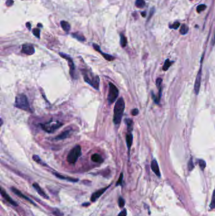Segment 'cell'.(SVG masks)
I'll use <instances>...</instances> for the list:
<instances>
[{
    "instance_id": "cell-15",
    "label": "cell",
    "mask_w": 215,
    "mask_h": 216,
    "mask_svg": "<svg viewBox=\"0 0 215 216\" xmlns=\"http://www.w3.org/2000/svg\"><path fill=\"white\" fill-rule=\"evenodd\" d=\"M151 167H152V171L154 172V173L156 174L158 177L160 178V169H159V167H158V164L156 160H153L152 164H151Z\"/></svg>"
},
{
    "instance_id": "cell-7",
    "label": "cell",
    "mask_w": 215,
    "mask_h": 216,
    "mask_svg": "<svg viewBox=\"0 0 215 216\" xmlns=\"http://www.w3.org/2000/svg\"><path fill=\"white\" fill-rule=\"evenodd\" d=\"M59 55L61 56L67 60V61L68 62V65L70 67V75L71 76V77L73 78H74V70H75V66H74V64L73 63V61L72 58H71L69 55H67L66 54L63 53H59Z\"/></svg>"
},
{
    "instance_id": "cell-34",
    "label": "cell",
    "mask_w": 215,
    "mask_h": 216,
    "mask_svg": "<svg viewBox=\"0 0 215 216\" xmlns=\"http://www.w3.org/2000/svg\"><path fill=\"white\" fill-rule=\"evenodd\" d=\"M180 25H181L180 23L178 22H176L172 24V26H170V28H172V29H177Z\"/></svg>"
},
{
    "instance_id": "cell-21",
    "label": "cell",
    "mask_w": 215,
    "mask_h": 216,
    "mask_svg": "<svg viewBox=\"0 0 215 216\" xmlns=\"http://www.w3.org/2000/svg\"><path fill=\"white\" fill-rule=\"evenodd\" d=\"M125 122L127 125V131L128 132H131L133 130V120H131L130 119L127 118L125 119Z\"/></svg>"
},
{
    "instance_id": "cell-19",
    "label": "cell",
    "mask_w": 215,
    "mask_h": 216,
    "mask_svg": "<svg viewBox=\"0 0 215 216\" xmlns=\"http://www.w3.org/2000/svg\"><path fill=\"white\" fill-rule=\"evenodd\" d=\"M91 161L97 163H102L103 162V159L100 155L98 154H94L91 156Z\"/></svg>"
},
{
    "instance_id": "cell-29",
    "label": "cell",
    "mask_w": 215,
    "mask_h": 216,
    "mask_svg": "<svg viewBox=\"0 0 215 216\" xmlns=\"http://www.w3.org/2000/svg\"><path fill=\"white\" fill-rule=\"evenodd\" d=\"M199 165H200L201 170H204L206 167V162L202 159H200L199 161Z\"/></svg>"
},
{
    "instance_id": "cell-3",
    "label": "cell",
    "mask_w": 215,
    "mask_h": 216,
    "mask_svg": "<svg viewBox=\"0 0 215 216\" xmlns=\"http://www.w3.org/2000/svg\"><path fill=\"white\" fill-rule=\"evenodd\" d=\"M15 107L23 111L32 112L27 97L23 94H18L15 98Z\"/></svg>"
},
{
    "instance_id": "cell-12",
    "label": "cell",
    "mask_w": 215,
    "mask_h": 216,
    "mask_svg": "<svg viewBox=\"0 0 215 216\" xmlns=\"http://www.w3.org/2000/svg\"><path fill=\"white\" fill-rule=\"evenodd\" d=\"M1 194L2 197L4 198H5L7 202H8L11 204V205H12L14 207L18 206V203L17 202H16L15 201H14L13 200L12 198H11L7 194L6 191L4 190L3 188H1Z\"/></svg>"
},
{
    "instance_id": "cell-41",
    "label": "cell",
    "mask_w": 215,
    "mask_h": 216,
    "mask_svg": "<svg viewBox=\"0 0 215 216\" xmlns=\"http://www.w3.org/2000/svg\"><path fill=\"white\" fill-rule=\"evenodd\" d=\"M89 203H84V204H83V205H89Z\"/></svg>"
},
{
    "instance_id": "cell-18",
    "label": "cell",
    "mask_w": 215,
    "mask_h": 216,
    "mask_svg": "<svg viewBox=\"0 0 215 216\" xmlns=\"http://www.w3.org/2000/svg\"><path fill=\"white\" fill-rule=\"evenodd\" d=\"M53 174L56 176L58 178L61 179H65V180H67L68 181H71V182H78V179L77 178H70V177H67V176H64L59 174L58 173H53Z\"/></svg>"
},
{
    "instance_id": "cell-13",
    "label": "cell",
    "mask_w": 215,
    "mask_h": 216,
    "mask_svg": "<svg viewBox=\"0 0 215 216\" xmlns=\"http://www.w3.org/2000/svg\"><path fill=\"white\" fill-rule=\"evenodd\" d=\"M11 191H12L15 195H17V196H18L19 197H21V198H23V199H25V200H28V201H29V202H30L31 203H32L33 205H36V204H35L34 202H33V201L32 200H31L30 198H29V197H27L26 195H23V194L22 193V192H21L20 191H19L18 189L15 188H13V187H11Z\"/></svg>"
},
{
    "instance_id": "cell-26",
    "label": "cell",
    "mask_w": 215,
    "mask_h": 216,
    "mask_svg": "<svg viewBox=\"0 0 215 216\" xmlns=\"http://www.w3.org/2000/svg\"><path fill=\"white\" fill-rule=\"evenodd\" d=\"M72 35H73V37L76 38L79 41H85V38L84 37V36L82 35L78 34H73Z\"/></svg>"
},
{
    "instance_id": "cell-16",
    "label": "cell",
    "mask_w": 215,
    "mask_h": 216,
    "mask_svg": "<svg viewBox=\"0 0 215 216\" xmlns=\"http://www.w3.org/2000/svg\"><path fill=\"white\" fill-rule=\"evenodd\" d=\"M33 187H34V188L37 191V193L41 196V197H42L43 198H46V199L49 198L47 195L45 193L44 191V190L41 188V186H40L37 183H34L33 184Z\"/></svg>"
},
{
    "instance_id": "cell-39",
    "label": "cell",
    "mask_w": 215,
    "mask_h": 216,
    "mask_svg": "<svg viewBox=\"0 0 215 216\" xmlns=\"http://www.w3.org/2000/svg\"><path fill=\"white\" fill-rule=\"evenodd\" d=\"M26 26H27V27L28 28V29H29V30H30V29H31V25H30V23H29V22L27 23Z\"/></svg>"
},
{
    "instance_id": "cell-6",
    "label": "cell",
    "mask_w": 215,
    "mask_h": 216,
    "mask_svg": "<svg viewBox=\"0 0 215 216\" xmlns=\"http://www.w3.org/2000/svg\"><path fill=\"white\" fill-rule=\"evenodd\" d=\"M109 94L107 95V101H108L109 104H112L115 101L119 95V90L115 85L112 83L109 82Z\"/></svg>"
},
{
    "instance_id": "cell-22",
    "label": "cell",
    "mask_w": 215,
    "mask_h": 216,
    "mask_svg": "<svg viewBox=\"0 0 215 216\" xmlns=\"http://www.w3.org/2000/svg\"><path fill=\"white\" fill-rule=\"evenodd\" d=\"M32 158H33V160H34V161H35V162H36L37 163H38V164H41V165H42L44 166H47V165L44 162L42 161V160L41 159V158H40L39 157L38 155H34Z\"/></svg>"
},
{
    "instance_id": "cell-33",
    "label": "cell",
    "mask_w": 215,
    "mask_h": 216,
    "mask_svg": "<svg viewBox=\"0 0 215 216\" xmlns=\"http://www.w3.org/2000/svg\"><path fill=\"white\" fill-rule=\"evenodd\" d=\"M33 34L35 37H37L38 39L40 38V30L39 29H34L33 30Z\"/></svg>"
},
{
    "instance_id": "cell-27",
    "label": "cell",
    "mask_w": 215,
    "mask_h": 216,
    "mask_svg": "<svg viewBox=\"0 0 215 216\" xmlns=\"http://www.w3.org/2000/svg\"><path fill=\"white\" fill-rule=\"evenodd\" d=\"M172 62H171L170 60L168 59H167L165 62V64L164 65V68H163V70H164V71H167V70H168L169 68V67L171 66V65H172Z\"/></svg>"
},
{
    "instance_id": "cell-23",
    "label": "cell",
    "mask_w": 215,
    "mask_h": 216,
    "mask_svg": "<svg viewBox=\"0 0 215 216\" xmlns=\"http://www.w3.org/2000/svg\"><path fill=\"white\" fill-rule=\"evenodd\" d=\"M120 44L122 47H124L127 45V39L122 34H120Z\"/></svg>"
},
{
    "instance_id": "cell-10",
    "label": "cell",
    "mask_w": 215,
    "mask_h": 216,
    "mask_svg": "<svg viewBox=\"0 0 215 216\" xmlns=\"http://www.w3.org/2000/svg\"><path fill=\"white\" fill-rule=\"evenodd\" d=\"M201 68H200V71H199L197 75L195 80L194 83V92L196 94H198L199 92H200V86H201Z\"/></svg>"
},
{
    "instance_id": "cell-37",
    "label": "cell",
    "mask_w": 215,
    "mask_h": 216,
    "mask_svg": "<svg viewBox=\"0 0 215 216\" xmlns=\"http://www.w3.org/2000/svg\"><path fill=\"white\" fill-rule=\"evenodd\" d=\"M127 215V210L126 209H123L117 216H126Z\"/></svg>"
},
{
    "instance_id": "cell-2",
    "label": "cell",
    "mask_w": 215,
    "mask_h": 216,
    "mask_svg": "<svg viewBox=\"0 0 215 216\" xmlns=\"http://www.w3.org/2000/svg\"><path fill=\"white\" fill-rule=\"evenodd\" d=\"M82 75L85 82L89 83L95 89L98 90L100 87V78L98 75H95L91 70L82 69Z\"/></svg>"
},
{
    "instance_id": "cell-20",
    "label": "cell",
    "mask_w": 215,
    "mask_h": 216,
    "mask_svg": "<svg viewBox=\"0 0 215 216\" xmlns=\"http://www.w3.org/2000/svg\"><path fill=\"white\" fill-rule=\"evenodd\" d=\"M61 27L63 28V29L65 32H66L70 31L71 26H70V24L68 22H67L66 21H61Z\"/></svg>"
},
{
    "instance_id": "cell-14",
    "label": "cell",
    "mask_w": 215,
    "mask_h": 216,
    "mask_svg": "<svg viewBox=\"0 0 215 216\" xmlns=\"http://www.w3.org/2000/svg\"><path fill=\"white\" fill-rule=\"evenodd\" d=\"M71 133V130H66L65 131L62 132L61 134H59L58 136H56V137L54 138V140H61L66 139V138L70 137Z\"/></svg>"
},
{
    "instance_id": "cell-28",
    "label": "cell",
    "mask_w": 215,
    "mask_h": 216,
    "mask_svg": "<svg viewBox=\"0 0 215 216\" xmlns=\"http://www.w3.org/2000/svg\"><path fill=\"white\" fill-rule=\"evenodd\" d=\"M209 207L211 209H215V190L213 191V196H212V199H211V202Z\"/></svg>"
},
{
    "instance_id": "cell-24",
    "label": "cell",
    "mask_w": 215,
    "mask_h": 216,
    "mask_svg": "<svg viewBox=\"0 0 215 216\" xmlns=\"http://www.w3.org/2000/svg\"><path fill=\"white\" fill-rule=\"evenodd\" d=\"M188 30H189L188 27L185 25V24H183L180 29V33L182 35H185L188 32Z\"/></svg>"
},
{
    "instance_id": "cell-30",
    "label": "cell",
    "mask_w": 215,
    "mask_h": 216,
    "mask_svg": "<svg viewBox=\"0 0 215 216\" xmlns=\"http://www.w3.org/2000/svg\"><path fill=\"white\" fill-rule=\"evenodd\" d=\"M206 8V6L205 5H200L197 7V11L198 13H201L202 11H204Z\"/></svg>"
},
{
    "instance_id": "cell-38",
    "label": "cell",
    "mask_w": 215,
    "mask_h": 216,
    "mask_svg": "<svg viewBox=\"0 0 215 216\" xmlns=\"http://www.w3.org/2000/svg\"><path fill=\"white\" fill-rule=\"evenodd\" d=\"M138 113H139V110L136 109V108H135V109H133L132 111H131V114H132L133 116H136L138 114Z\"/></svg>"
},
{
    "instance_id": "cell-1",
    "label": "cell",
    "mask_w": 215,
    "mask_h": 216,
    "mask_svg": "<svg viewBox=\"0 0 215 216\" xmlns=\"http://www.w3.org/2000/svg\"><path fill=\"white\" fill-rule=\"evenodd\" d=\"M125 109V102L122 97L119 98L114 106L113 121L115 125H119L124 114Z\"/></svg>"
},
{
    "instance_id": "cell-11",
    "label": "cell",
    "mask_w": 215,
    "mask_h": 216,
    "mask_svg": "<svg viewBox=\"0 0 215 216\" xmlns=\"http://www.w3.org/2000/svg\"><path fill=\"white\" fill-rule=\"evenodd\" d=\"M110 186H107L106 188H102L100 190H99L97 191L94 192V193L91 195V200L92 202H95L96 201L97 199L99 198V197H101V195H103V193H104V192L109 188V187Z\"/></svg>"
},
{
    "instance_id": "cell-25",
    "label": "cell",
    "mask_w": 215,
    "mask_h": 216,
    "mask_svg": "<svg viewBox=\"0 0 215 216\" xmlns=\"http://www.w3.org/2000/svg\"><path fill=\"white\" fill-rule=\"evenodd\" d=\"M136 7L139 8H142L145 6V2L144 0H136V3H135Z\"/></svg>"
},
{
    "instance_id": "cell-32",
    "label": "cell",
    "mask_w": 215,
    "mask_h": 216,
    "mask_svg": "<svg viewBox=\"0 0 215 216\" xmlns=\"http://www.w3.org/2000/svg\"><path fill=\"white\" fill-rule=\"evenodd\" d=\"M122 180H123V173H121V174H120V176H119V178L118 179V181L116 183V186L121 185L122 183Z\"/></svg>"
},
{
    "instance_id": "cell-9",
    "label": "cell",
    "mask_w": 215,
    "mask_h": 216,
    "mask_svg": "<svg viewBox=\"0 0 215 216\" xmlns=\"http://www.w3.org/2000/svg\"><path fill=\"white\" fill-rule=\"evenodd\" d=\"M93 47L94 48V49L96 50L98 52H99V53H100L102 55V56L103 58H104V59H106L107 61H113V60L115 59V57H114L113 56L110 55V54H107V53H103V52H102L101 51V49H100V47H99L97 44H93Z\"/></svg>"
},
{
    "instance_id": "cell-17",
    "label": "cell",
    "mask_w": 215,
    "mask_h": 216,
    "mask_svg": "<svg viewBox=\"0 0 215 216\" xmlns=\"http://www.w3.org/2000/svg\"><path fill=\"white\" fill-rule=\"evenodd\" d=\"M133 140V136L132 133H131V132H128L126 136V145L127 147V149H128L129 153L130 152L131 147V146H132Z\"/></svg>"
},
{
    "instance_id": "cell-35",
    "label": "cell",
    "mask_w": 215,
    "mask_h": 216,
    "mask_svg": "<svg viewBox=\"0 0 215 216\" xmlns=\"http://www.w3.org/2000/svg\"><path fill=\"white\" fill-rule=\"evenodd\" d=\"M194 167V165L193 164V160L190 159V161H189V164H188V168H189V171H192Z\"/></svg>"
},
{
    "instance_id": "cell-5",
    "label": "cell",
    "mask_w": 215,
    "mask_h": 216,
    "mask_svg": "<svg viewBox=\"0 0 215 216\" xmlns=\"http://www.w3.org/2000/svg\"><path fill=\"white\" fill-rule=\"evenodd\" d=\"M82 155V147L79 145H76L71 149L67 156V161L70 164H74L78 161Z\"/></svg>"
},
{
    "instance_id": "cell-4",
    "label": "cell",
    "mask_w": 215,
    "mask_h": 216,
    "mask_svg": "<svg viewBox=\"0 0 215 216\" xmlns=\"http://www.w3.org/2000/svg\"><path fill=\"white\" fill-rule=\"evenodd\" d=\"M63 125V123L58 121H53V119H51V120L48 122H46V123H41L40 124V126H41L42 129L45 131L46 132H47V133H54L57 130H58L59 128L61 127Z\"/></svg>"
},
{
    "instance_id": "cell-36",
    "label": "cell",
    "mask_w": 215,
    "mask_h": 216,
    "mask_svg": "<svg viewBox=\"0 0 215 216\" xmlns=\"http://www.w3.org/2000/svg\"><path fill=\"white\" fill-rule=\"evenodd\" d=\"M162 82V78H158L157 79L156 84H157V87L158 88V89H160V88H161Z\"/></svg>"
},
{
    "instance_id": "cell-8",
    "label": "cell",
    "mask_w": 215,
    "mask_h": 216,
    "mask_svg": "<svg viewBox=\"0 0 215 216\" xmlns=\"http://www.w3.org/2000/svg\"><path fill=\"white\" fill-rule=\"evenodd\" d=\"M22 53L27 55H32L35 53V49L32 45L25 44L22 46Z\"/></svg>"
},
{
    "instance_id": "cell-31",
    "label": "cell",
    "mask_w": 215,
    "mask_h": 216,
    "mask_svg": "<svg viewBox=\"0 0 215 216\" xmlns=\"http://www.w3.org/2000/svg\"><path fill=\"white\" fill-rule=\"evenodd\" d=\"M119 205L121 208L124 207L125 205V200L122 197H119Z\"/></svg>"
},
{
    "instance_id": "cell-40",
    "label": "cell",
    "mask_w": 215,
    "mask_h": 216,
    "mask_svg": "<svg viewBox=\"0 0 215 216\" xmlns=\"http://www.w3.org/2000/svg\"><path fill=\"white\" fill-rule=\"evenodd\" d=\"M141 14H142V16H143V17H145V16H146V13H145V12H142V13H141Z\"/></svg>"
}]
</instances>
